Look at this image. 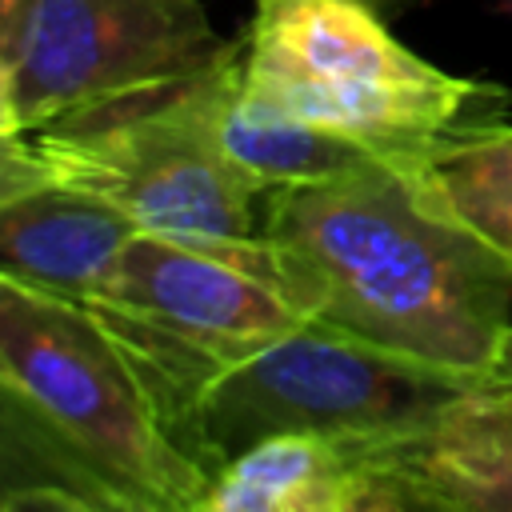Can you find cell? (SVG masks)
Listing matches in <instances>:
<instances>
[{"mask_svg": "<svg viewBox=\"0 0 512 512\" xmlns=\"http://www.w3.org/2000/svg\"><path fill=\"white\" fill-rule=\"evenodd\" d=\"M4 512H104L64 480H28L4 496Z\"/></svg>", "mask_w": 512, "mask_h": 512, "instance_id": "13", "label": "cell"}, {"mask_svg": "<svg viewBox=\"0 0 512 512\" xmlns=\"http://www.w3.org/2000/svg\"><path fill=\"white\" fill-rule=\"evenodd\" d=\"M348 512H428V508H424L420 496H416L412 488H404L392 472L368 464L364 476H360V488H356Z\"/></svg>", "mask_w": 512, "mask_h": 512, "instance_id": "14", "label": "cell"}, {"mask_svg": "<svg viewBox=\"0 0 512 512\" xmlns=\"http://www.w3.org/2000/svg\"><path fill=\"white\" fill-rule=\"evenodd\" d=\"M200 0H0V140L216 64Z\"/></svg>", "mask_w": 512, "mask_h": 512, "instance_id": "7", "label": "cell"}, {"mask_svg": "<svg viewBox=\"0 0 512 512\" xmlns=\"http://www.w3.org/2000/svg\"><path fill=\"white\" fill-rule=\"evenodd\" d=\"M368 464L440 512H512V376L472 384L420 436Z\"/></svg>", "mask_w": 512, "mask_h": 512, "instance_id": "9", "label": "cell"}, {"mask_svg": "<svg viewBox=\"0 0 512 512\" xmlns=\"http://www.w3.org/2000/svg\"><path fill=\"white\" fill-rule=\"evenodd\" d=\"M84 308L140 368L164 424L208 372L308 324L268 240L200 244L164 232H136Z\"/></svg>", "mask_w": 512, "mask_h": 512, "instance_id": "6", "label": "cell"}, {"mask_svg": "<svg viewBox=\"0 0 512 512\" xmlns=\"http://www.w3.org/2000/svg\"><path fill=\"white\" fill-rule=\"evenodd\" d=\"M216 132H220L224 152L264 192L288 188V184H316V180L356 172L372 160H392V156H380V152H372L356 140L312 128L296 116H284V112L244 96L240 92L236 44H232V60H228L220 100H216Z\"/></svg>", "mask_w": 512, "mask_h": 512, "instance_id": "11", "label": "cell"}, {"mask_svg": "<svg viewBox=\"0 0 512 512\" xmlns=\"http://www.w3.org/2000/svg\"><path fill=\"white\" fill-rule=\"evenodd\" d=\"M472 384L480 380L308 320L208 372L180 400L168 428L208 476L252 444L288 432L376 460L420 436Z\"/></svg>", "mask_w": 512, "mask_h": 512, "instance_id": "5", "label": "cell"}, {"mask_svg": "<svg viewBox=\"0 0 512 512\" xmlns=\"http://www.w3.org/2000/svg\"><path fill=\"white\" fill-rule=\"evenodd\" d=\"M264 240L304 320L460 376H504L512 256L436 200L424 160L272 188Z\"/></svg>", "mask_w": 512, "mask_h": 512, "instance_id": "1", "label": "cell"}, {"mask_svg": "<svg viewBox=\"0 0 512 512\" xmlns=\"http://www.w3.org/2000/svg\"><path fill=\"white\" fill-rule=\"evenodd\" d=\"M0 388L28 444L104 512H200L212 476L92 308L0 276Z\"/></svg>", "mask_w": 512, "mask_h": 512, "instance_id": "2", "label": "cell"}, {"mask_svg": "<svg viewBox=\"0 0 512 512\" xmlns=\"http://www.w3.org/2000/svg\"><path fill=\"white\" fill-rule=\"evenodd\" d=\"M136 232L108 200L0 160L4 280L84 304Z\"/></svg>", "mask_w": 512, "mask_h": 512, "instance_id": "8", "label": "cell"}, {"mask_svg": "<svg viewBox=\"0 0 512 512\" xmlns=\"http://www.w3.org/2000/svg\"><path fill=\"white\" fill-rule=\"evenodd\" d=\"M228 60L232 48L192 76L4 136L0 160L108 200L140 232L200 244L264 240L268 192L224 152L216 132Z\"/></svg>", "mask_w": 512, "mask_h": 512, "instance_id": "4", "label": "cell"}, {"mask_svg": "<svg viewBox=\"0 0 512 512\" xmlns=\"http://www.w3.org/2000/svg\"><path fill=\"white\" fill-rule=\"evenodd\" d=\"M368 460L344 444L288 432L232 456L200 512H348Z\"/></svg>", "mask_w": 512, "mask_h": 512, "instance_id": "10", "label": "cell"}, {"mask_svg": "<svg viewBox=\"0 0 512 512\" xmlns=\"http://www.w3.org/2000/svg\"><path fill=\"white\" fill-rule=\"evenodd\" d=\"M240 92L392 160L512 120V92L408 48L372 0H256L236 36Z\"/></svg>", "mask_w": 512, "mask_h": 512, "instance_id": "3", "label": "cell"}, {"mask_svg": "<svg viewBox=\"0 0 512 512\" xmlns=\"http://www.w3.org/2000/svg\"><path fill=\"white\" fill-rule=\"evenodd\" d=\"M424 176L460 224L512 256V120L436 152Z\"/></svg>", "mask_w": 512, "mask_h": 512, "instance_id": "12", "label": "cell"}, {"mask_svg": "<svg viewBox=\"0 0 512 512\" xmlns=\"http://www.w3.org/2000/svg\"><path fill=\"white\" fill-rule=\"evenodd\" d=\"M404 488H408V484H404ZM420 504H424V508H428V512H440V508H432V504H428V500H420Z\"/></svg>", "mask_w": 512, "mask_h": 512, "instance_id": "16", "label": "cell"}, {"mask_svg": "<svg viewBox=\"0 0 512 512\" xmlns=\"http://www.w3.org/2000/svg\"><path fill=\"white\" fill-rule=\"evenodd\" d=\"M500 12H508V16H512V0H500Z\"/></svg>", "mask_w": 512, "mask_h": 512, "instance_id": "15", "label": "cell"}]
</instances>
